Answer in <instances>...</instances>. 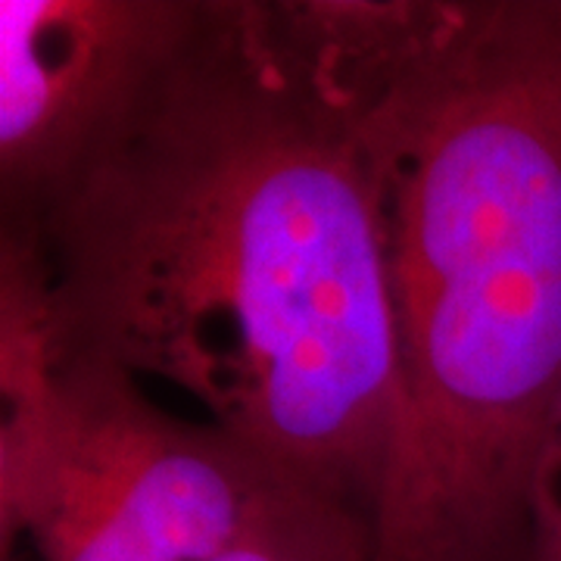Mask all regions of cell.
<instances>
[{
	"instance_id": "obj_1",
	"label": "cell",
	"mask_w": 561,
	"mask_h": 561,
	"mask_svg": "<svg viewBox=\"0 0 561 561\" xmlns=\"http://www.w3.org/2000/svg\"><path fill=\"white\" fill-rule=\"evenodd\" d=\"M0 312L54 356L172 387L375 530L397 409L378 197L353 106L272 10L203 3L128 113L3 219Z\"/></svg>"
},
{
	"instance_id": "obj_2",
	"label": "cell",
	"mask_w": 561,
	"mask_h": 561,
	"mask_svg": "<svg viewBox=\"0 0 561 561\" xmlns=\"http://www.w3.org/2000/svg\"><path fill=\"white\" fill-rule=\"evenodd\" d=\"M353 113L397 343L375 561H481L561 400V3L431 13Z\"/></svg>"
},
{
	"instance_id": "obj_3",
	"label": "cell",
	"mask_w": 561,
	"mask_h": 561,
	"mask_svg": "<svg viewBox=\"0 0 561 561\" xmlns=\"http://www.w3.org/2000/svg\"><path fill=\"white\" fill-rule=\"evenodd\" d=\"M0 527L38 561H213L280 478L116 368L0 312Z\"/></svg>"
},
{
	"instance_id": "obj_4",
	"label": "cell",
	"mask_w": 561,
	"mask_h": 561,
	"mask_svg": "<svg viewBox=\"0 0 561 561\" xmlns=\"http://www.w3.org/2000/svg\"><path fill=\"white\" fill-rule=\"evenodd\" d=\"M184 0L0 3L3 219L50 194L194 32Z\"/></svg>"
},
{
	"instance_id": "obj_5",
	"label": "cell",
	"mask_w": 561,
	"mask_h": 561,
	"mask_svg": "<svg viewBox=\"0 0 561 561\" xmlns=\"http://www.w3.org/2000/svg\"><path fill=\"white\" fill-rule=\"evenodd\" d=\"M213 561H375V530L350 502L278 483Z\"/></svg>"
},
{
	"instance_id": "obj_6",
	"label": "cell",
	"mask_w": 561,
	"mask_h": 561,
	"mask_svg": "<svg viewBox=\"0 0 561 561\" xmlns=\"http://www.w3.org/2000/svg\"><path fill=\"white\" fill-rule=\"evenodd\" d=\"M540 530V561H561V508L534 518Z\"/></svg>"
}]
</instances>
